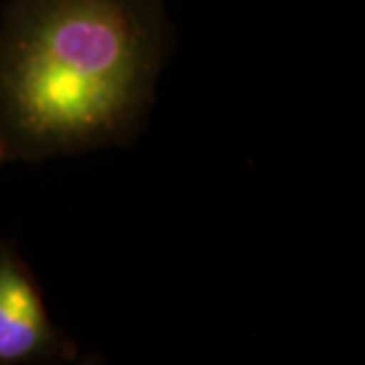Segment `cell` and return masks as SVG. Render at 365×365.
<instances>
[{"label": "cell", "instance_id": "2", "mask_svg": "<svg viewBox=\"0 0 365 365\" xmlns=\"http://www.w3.org/2000/svg\"><path fill=\"white\" fill-rule=\"evenodd\" d=\"M81 359L76 341L53 323L35 272L0 240V365H63Z\"/></svg>", "mask_w": 365, "mask_h": 365}, {"label": "cell", "instance_id": "1", "mask_svg": "<svg viewBox=\"0 0 365 365\" xmlns=\"http://www.w3.org/2000/svg\"><path fill=\"white\" fill-rule=\"evenodd\" d=\"M170 49L165 0H11L0 16V165L134 143Z\"/></svg>", "mask_w": 365, "mask_h": 365}]
</instances>
